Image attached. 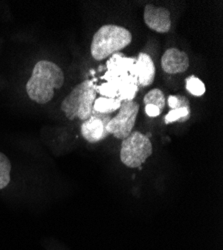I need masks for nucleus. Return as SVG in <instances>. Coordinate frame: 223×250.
Listing matches in <instances>:
<instances>
[{
  "label": "nucleus",
  "instance_id": "obj_1",
  "mask_svg": "<svg viewBox=\"0 0 223 250\" xmlns=\"http://www.w3.org/2000/svg\"><path fill=\"white\" fill-rule=\"evenodd\" d=\"M64 73L57 64L48 60H40L33 67L31 77L26 83L29 98L38 104H45L54 96V90L64 84Z\"/></svg>",
  "mask_w": 223,
  "mask_h": 250
},
{
  "label": "nucleus",
  "instance_id": "obj_2",
  "mask_svg": "<svg viewBox=\"0 0 223 250\" xmlns=\"http://www.w3.org/2000/svg\"><path fill=\"white\" fill-rule=\"evenodd\" d=\"M132 41V34L122 26L107 24L101 26L94 34L90 51L93 59L104 60L127 47Z\"/></svg>",
  "mask_w": 223,
  "mask_h": 250
},
{
  "label": "nucleus",
  "instance_id": "obj_3",
  "mask_svg": "<svg viewBox=\"0 0 223 250\" xmlns=\"http://www.w3.org/2000/svg\"><path fill=\"white\" fill-rule=\"evenodd\" d=\"M96 94L97 86L93 81L84 80L77 84L63 99L61 110L69 120L78 118L85 121L91 116Z\"/></svg>",
  "mask_w": 223,
  "mask_h": 250
},
{
  "label": "nucleus",
  "instance_id": "obj_4",
  "mask_svg": "<svg viewBox=\"0 0 223 250\" xmlns=\"http://www.w3.org/2000/svg\"><path fill=\"white\" fill-rule=\"evenodd\" d=\"M150 139L139 131L131 132L123 139L120 149V159L129 168H137L152 154Z\"/></svg>",
  "mask_w": 223,
  "mask_h": 250
},
{
  "label": "nucleus",
  "instance_id": "obj_5",
  "mask_svg": "<svg viewBox=\"0 0 223 250\" xmlns=\"http://www.w3.org/2000/svg\"><path fill=\"white\" fill-rule=\"evenodd\" d=\"M138 111L139 104L137 102L133 100L121 102L118 114L111 118L106 126L108 134H112L117 139L126 138L133 130Z\"/></svg>",
  "mask_w": 223,
  "mask_h": 250
},
{
  "label": "nucleus",
  "instance_id": "obj_6",
  "mask_svg": "<svg viewBox=\"0 0 223 250\" xmlns=\"http://www.w3.org/2000/svg\"><path fill=\"white\" fill-rule=\"evenodd\" d=\"M111 118V114H103L92 110L91 116L81 124V135L90 143L105 139L109 135L106 126Z\"/></svg>",
  "mask_w": 223,
  "mask_h": 250
},
{
  "label": "nucleus",
  "instance_id": "obj_7",
  "mask_svg": "<svg viewBox=\"0 0 223 250\" xmlns=\"http://www.w3.org/2000/svg\"><path fill=\"white\" fill-rule=\"evenodd\" d=\"M143 19L147 27L157 33H167L170 30V12L164 7H156L153 4L145 5Z\"/></svg>",
  "mask_w": 223,
  "mask_h": 250
},
{
  "label": "nucleus",
  "instance_id": "obj_8",
  "mask_svg": "<svg viewBox=\"0 0 223 250\" xmlns=\"http://www.w3.org/2000/svg\"><path fill=\"white\" fill-rule=\"evenodd\" d=\"M129 74L137 78L138 85L141 87L150 86L155 78V65L150 55L140 52L138 57H136V61L131 67Z\"/></svg>",
  "mask_w": 223,
  "mask_h": 250
},
{
  "label": "nucleus",
  "instance_id": "obj_9",
  "mask_svg": "<svg viewBox=\"0 0 223 250\" xmlns=\"http://www.w3.org/2000/svg\"><path fill=\"white\" fill-rule=\"evenodd\" d=\"M161 67L167 74L183 73L189 67L188 55L177 48H169L161 57Z\"/></svg>",
  "mask_w": 223,
  "mask_h": 250
},
{
  "label": "nucleus",
  "instance_id": "obj_10",
  "mask_svg": "<svg viewBox=\"0 0 223 250\" xmlns=\"http://www.w3.org/2000/svg\"><path fill=\"white\" fill-rule=\"evenodd\" d=\"M136 58L126 57L124 54L117 52L110 56L107 60L106 68L107 71L102 77L105 81H109L115 78L124 77L129 74V71L133 64L135 63Z\"/></svg>",
  "mask_w": 223,
  "mask_h": 250
},
{
  "label": "nucleus",
  "instance_id": "obj_11",
  "mask_svg": "<svg viewBox=\"0 0 223 250\" xmlns=\"http://www.w3.org/2000/svg\"><path fill=\"white\" fill-rule=\"evenodd\" d=\"M138 80L130 74L124 76L121 81L117 98L122 101H132L139 89Z\"/></svg>",
  "mask_w": 223,
  "mask_h": 250
},
{
  "label": "nucleus",
  "instance_id": "obj_12",
  "mask_svg": "<svg viewBox=\"0 0 223 250\" xmlns=\"http://www.w3.org/2000/svg\"><path fill=\"white\" fill-rule=\"evenodd\" d=\"M121 106V100L118 98H106L98 97L93 104V110L103 114H111L118 110Z\"/></svg>",
  "mask_w": 223,
  "mask_h": 250
},
{
  "label": "nucleus",
  "instance_id": "obj_13",
  "mask_svg": "<svg viewBox=\"0 0 223 250\" xmlns=\"http://www.w3.org/2000/svg\"><path fill=\"white\" fill-rule=\"evenodd\" d=\"M122 78L123 77H119V78L106 81L105 83H103V84L97 86V92L101 95V97L117 98Z\"/></svg>",
  "mask_w": 223,
  "mask_h": 250
},
{
  "label": "nucleus",
  "instance_id": "obj_14",
  "mask_svg": "<svg viewBox=\"0 0 223 250\" xmlns=\"http://www.w3.org/2000/svg\"><path fill=\"white\" fill-rule=\"evenodd\" d=\"M191 116V109H190V104L189 105H186L184 107H180V108H174L171 109L164 118V121L166 124L173 123V122H180L183 123L189 120Z\"/></svg>",
  "mask_w": 223,
  "mask_h": 250
},
{
  "label": "nucleus",
  "instance_id": "obj_15",
  "mask_svg": "<svg viewBox=\"0 0 223 250\" xmlns=\"http://www.w3.org/2000/svg\"><path fill=\"white\" fill-rule=\"evenodd\" d=\"M143 102L145 105L147 104H152V105L157 106L160 111L162 112L165 107L166 98L164 96V93L162 92L160 89H152L149 92H147L143 98Z\"/></svg>",
  "mask_w": 223,
  "mask_h": 250
},
{
  "label": "nucleus",
  "instance_id": "obj_16",
  "mask_svg": "<svg viewBox=\"0 0 223 250\" xmlns=\"http://www.w3.org/2000/svg\"><path fill=\"white\" fill-rule=\"evenodd\" d=\"M11 163L5 154L0 152V189H3L10 182Z\"/></svg>",
  "mask_w": 223,
  "mask_h": 250
},
{
  "label": "nucleus",
  "instance_id": "obj_17",
  "mask_svg": "<svg viewBox=\"0 0 223 250\" xmlns=\"http://www.w3.org/2000/svg\"><path fill=\"white\" fill-rule=\"evenodd\" d=\"M185 87L190 94L197 97L202 96L206 91L204 83L194 75H191L185 79Z\"/></svg>",
  "mask_w": 223,
  "mask_h": 250
},
{
  "label": "nucleus",
  "instance_id": "obj_18",
  "mask_svg": "<svg viewBox=\"0 0 223 250\" xmlns=\"http://www.w3.org/2000/svg\"><path fill=\"white\" fill-rule=\"evenodd\" d=\"M145 112L149 117H157L161 113L160 109L157 106L152 105V104H147V105H145Z\"/></svg>",
  "mask_w": 223,
  "mask_h": 250
},
{
  "label": "nucleus",
  "instance_id": "obj_19",
  "mask_svg": "<svg viewBox=\"0 0 223 250\" xmlns=\"http://www.w3.org/2000/svg\"><path fill=\"white\" fill-rule=\"evenodd\" d=\"M167 103L171 109L174 108H178L179 106V100H178V96L177 95H169L167 98Z\"/></svg>",
  "mask_w": 223,
  "mask_h": 250
}]
</instances>
